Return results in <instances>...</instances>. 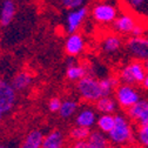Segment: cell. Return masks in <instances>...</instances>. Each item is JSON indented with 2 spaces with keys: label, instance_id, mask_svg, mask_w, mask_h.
<instances>
[{
  "label": "cell",
  "instance_id": "1",
  "mask_svg": "<svg viewBox=\"0 0 148 148\" xmlns=\"http://www.w3.org/2000/svg\"><path fill=\"white\" fill-rule=\"evenodd\" d=\"M107 135L109 141L116 146H127L136 141L131 120L123 114H115V125Z\"/></svg>",
  "mask_w": 148,
  "mask_h": 148
},
{
  "label": "cell",
  "instance_id": "2",
  "mask_svg": "<svg viewBox=\"0 0 148 148\" xmlns=\"http://www.w3.org/2000/svg\"><path fill=\"white\" fill-rule=\"evenodd\" d=\"M77 92L80 98L88 103H94L102 97L100 80L89 74L77 81Z\"/></svg>",
  "mask_w": 148,
  "mask_h": 148
},
{
  "label": "cell",
  "instance_id": "3",
  "mask_svg": "<svg viewBox=\"0 0 148 148\" xmlns=\"http://www.w3.org/2000/svg\"><path fill=\"white\" fill-rule=\"evenodd\" d=\"M147 75V69L145 67V62L140 60H133L125 65L119 72V79L122 84L128 85H141L142 80Z\"/></svg>",
  "mask_w": 148,
  "mask_h": 148
},
{
  "label": "cell",
  "instance_id": "4",
  "mask_svg": "<svg viewBox=\"0 0 148 148\" xmlns=\"http://www.w3.org/2000/svg\"><path fill=\"white\" fill-rule=\"evenodd\" d=\"M125 48L129 55L140 61H146L148 59V38L145 35L133 36L131 35L125 41Z\"/></svg>",
  "mask_w": 148,
  "mask_h": 148
},
{
  "label": "cell",
  "instance_id": "5",
  "mask_svg": "<svg viewBox=\"0 0 148 148\" xmlns=\"http://www.w3.org/2000/svg\"><path fill=\"white\" fill-rule=\"evenodd\" d=\"M114 98L121 108L127 109L138 102L141 99V95L135 86L121 82L114 90Z\"/></svg>",
  "mask_w": 148,
  "mask_h": 148
},
{
  "label": "cell",
  "instance_id": "6",
  "mask_svg": "<svg viewBox=\"0 0 148 148\" xmlns=\"http://www.w3.org/2000/svg\"><path fill=\"white\" fill-rule=\"evenodd\" d=\"M118 16V10L109 3H98L92 10V18L100 25L112 24Z\"/></svg>",
  "mask_w": 148,
  "mask_h": 148
},
{
  "label": "cell",
  "instance_id": "7",
  "mask_svg": "<svg viewBox=\"0 0 148 148\" xmlns=\"http://www.w3.org/2000/svg\"><path fill=\"white\" fill-rule=\"evenodd\" d=\"M123 12L131 13L136 20L148 23V0H119Z\"/></svg>",
  "mask_w": 148,
  "mask_h": 148
},
{
  "label": "cell",
  "instance_id": "8",
  "mask_svg": "<svg viewBox=\"0 0 148 148\" xmlns=\"http://www.w3.org/2000/svg\"><path fill=\"white\" fill-rule=\"evenodd\" d=\"M88 15V7L81 6L74 10H69L66 15V21H65V29L68 34H73L78 32L82 23Z\"/></svg>",
  "mask_w": 148,
  "mask_h": 148
},
{
  "label": "cell",
  "instance_id": "9",
  "mask_svg": "<svg viewBox=\"0 0 148 148\" xmlns=\"http://www.w3.org/2000/svg\"><path fill=\"white\" fill-rule=\"evenodd\" d=\"M16 101V90L11 82L0 80V109L6 114L13 108Z\"/></svg>",
  "mask_w": 148,
  "mask_h": 148
},
{
  "label": "cell",
  "instance_id": "10",
  "mask_svg": "<svg viewBox=\"0 0 148 148\" xmlns=\"http://www.w3.org/2000/svg\"><path fill=\"white\" fill-rule=\"evenodd\" d=\"M127 116L138 123V126L148 125V100L140 99L133 106L126 109Z\"/></svg>",
  "mask_w": 148,
  "mask_h": 148
},
{
  "label": "cell",
  "instance_id": "11",
  "mask_svg": "<svg viewBox=\"0 0 148 148\" xmlns=\"http://www.w3.org/2000/svg\"><path fill=\"white\" fill-rule=\"evenodd\" d=\"M138 23L139 21L136 20V18L134 15H132L131 13L123 12L122 14L118 15L115 18V20L112 23V28L115 33L126 35V34H131L132 29Z\"/></svg>",
  "mask_w": 148,
  "mask_h": 148
},
{
  "label": "cell",
  "instance_id": "12",
  "mask_svg": "<svg viewBox=\"0 0 148 148\" xmlns=\"http://www.w3.org/2000/svg\"><path fill=\"white\" fill-rule=\"evenodd\" d=\"M85 46H86V42L84 36L80 33L75 32L67 36V39L65 41V52L67 55H71V57H79L84 52Z\"/></svg>",
  "mask_w": 148,
  "mask_h": 148
},
{
  "label": "cell",
  "instance_id": "13",
  "mask_svg": "<svg viewBox=\"0 0 148 148\" xmlns=\"http://www.w3.org/2000/svg\"><path fill=\"white\" fill-rule=\"evenodd\" d=\"M100 46H101V49L105 54L113 55L121 49V47L123 46V41L121 39L120 34L112 33V34H107L101 40Z\"/></svg>",
  "mask_w": 148,
  "mask_h": 148
},
{
  "label": "cell",
  "instance_id": "14",
  "mask_svg": "<svg viewBox=\"0 0 148 148\" xmlns=\"http://www.w3.org/2000/svg\"><path fill=\"white\" fill-rule=\"evenodd\" d=\"M75 125L77 126H81V127H87V128H92L94 125H97V120H98V116H97V112L94 108L92 107H84L81 108L75 119Z\"/></svg>",
  "mask_w": 148,
  "mask_h": 148
},
{
  "label": "cell",
  "instance_id": "15",
  "mask_svg": "<svg viewBox=\"0 0 148 148\" xmlns=\"http://www.w3.org/2000/svg\"><path fill=\"white\" fill-rule=\"evenodd\" d=\"M16 13V6L13 0H4L0 10V25L6 27L8 26L15 16Z\"/></svg>",
  "mask_w": 148,
  "mask_h": 148
},
{
  "label": "cell",
  "instance_id": "16",
  "mask_svg": "<svg viewBox=\"0 0 148 148\" xmlns=\"http://www.w3.org/2000/svg\"><path fill=\"white\" fill-rule=\"evenodd\" d=\"M118 102L115 100V98H113L112 95H106V97H101L99 100H97L94 102V107L95 110L100 114L103 113H109V114H114L118 109Z\"/></svg>",
  "mask_w": 148,
  "mask_h": 148
},
{
  "label": "cell",
  "instance_id": "17",
  "mask_svg": "<svg viewBox=\"0 0 148 148\" xmlns=\"http://www.w3.org/2000/svg\"><path fill=\"white\" fill-rule=\"evenodd\" d=\"M65 135L59 129H54L44 136L41 148H64Z\"/></svg>",
  "mask_w": 148,
  "mask_h": 148
},
{
  "label": "cell",
  "instance_id": "18",
  "mask_svg": "<svg viewBox=\"0 0 148 148\" xmlns=\"http://www.w3.org/2000/svg\"><path fill=\"white\" fill-rule=\"evenodd\" d=\"M44 136L40 129H33L26 135L20 148H41Z\"/></svg>",
  "mask_w": 148,
  "mask_h": 148
},
{
  "label": "cell",
  "instance_id": "19",
  "mask_svg": "<svg viewBox=\"0 0 148 148\" xmlns=\"http://www.w3.org/2000/svg\"><path fill=\"white\" fill-rule=\"evenodd\" d=\"M33 82V77L27 72H20L18 73L16 75H14V78L12 79L11 84L13 86V88L16 92H23L25 89H27Z\"/></svg>",
  "mask_w": 148,
  "mask_h": 148
},
{
  "label": "cell",
  "instance_id": "20",
  "mask_svg": "<svg viewBox=\"0 0 148 148\" xmlns=\"http://www.w3.org/2000/svg\"><path fill=\"white\" fill-rule=\"evenodd\" d=\"M99 80H100V86L102 90V97L112 95V93H114L115 88L121 84L118 75H109L106 78H101Z\"/></svg>",
  "mask_w": 148,
  "mask_h": 148
},
{
  "label": "cell",
  "instance_id": "21",
  "mask_svg": "<svg viewBox=\"0 0 148 148\" xmlns=\"http://www.w3.org/2000/svg\"><path fill=\"white\" fill-rule=\"evenodd\" d=\"M115 125V114H109V113H103L98 116L97 120V127L99 131H101L105 134H108L113 129Z\"/></svg>",
  "mask_w": 148,
  "mask_h": 148
},
{
  "label": "cell",
  "instance_id": "22",
  "mask_svg": "<svg viewBox=\"0 0 148 148\" xmlns=\"http://www.w3.org/2000/svg\"><path fill=\"white\" fill-rule=\"evenodd\" d=\"M87 141L95 148H107L110 143L108 135L102 133L101 131H90V134L87 139Z\"/></svg>",
  "mask_w": 148,
  "mask_h": 148
},
{
  "label": "cell",
  "instance_id": "23",
  "mask_svg": "<svg viewBox=\"0 0 148 148\" xmlns=\"http://www.w3.org/2000/svg\"><path fill=\"white\" fill-rule=\"evenodd\" d=\"M88 74V67L85 65H72L66 69V78L71 81H78Z\"/></svg>",
  "mask_w": 148,
  "mask_h": 148
},
{
  "label": "cell",
  "instance_id": "24",
  "mask_svg": "<svg viewBox=\"0 0 148 148\" xmlns=\"http://www.w3.org/2000/svg\"><path fill=\"white\" fill-rule=\"evenodd\" d=\"M79 110V105L75 100H72V99H67L64 100L61 103V107L59 109V115L62 119H69L72 118L74 114Z\"/></svg>",
  "mask_w": 148,
  "mask_h": 148
},
{
  "label": "cell",
  "instance_id": "25",
  "mask_svg": "<svg viewBox=\"0 0 148 148\" xmlns=\"http://www.w3.org/2000/svg\"><path fill=\"white\" fill-rule=\"evenodd\" d=\"M90 128L87 127H81V126H74L69 131V139L72 141H81V140H87L89 134H90Z\"/></svg>",
  "mask_w": 148,
  "mask_h": 148
},
{
  "label": "cell",
  "instance_id": "26",
  "mask_svg": "<svg viewBox=\"0 0 148 148\" xmlns=\"http://www.w3.org/2000/svg\"><path fill=\"white\" fill-rule=\"evenodd\" d=\"M135 139L143 148H148V125L139 126Z\"/></svg>",
  "mask_w": 148,
  "mask_h": 148
},
{
  "label": "cell",
  "instance_id": "27",
  "mask_svg": "<svg viewBox=\"0 0 148 148\" xmlns=\"http://www.w3.org/2000/svg\"><path fill=\"white\" fill-rule=\"evenodd\" d=\"M87 0H59L60 5L66 10H74L81 6H85Z\"/></svg>",
  "mask_w": 148,
  "mask_h": 148
},
{
  "label": "cell",
  "instance_id": "28",
  "mask_svg": "<svg viewBox=\"0 0 148 148\" xmlns=\"http://www.w3.org/2000/svg\"><path fill=\"white\" fill-rule=\"evenodd\" d=\"M61 103H62V100L60 98H58V97L51 98L49 101H48V109H49V112L58 113L60 107H61Z\"/></svg>",
  "mask_w": 148,
  "mask_h": 148
},
{
  "label": "cell",
  "instance_id": "29",
  "mask_svg": "<svg viewBox=\"0 0 148 148\" xmlns=\"http://www.w3.org/2000/svg\"><path fill=\"white\" fill-rule=\"evenodd\" d=\"M71 148H95V147L92 146L87 140H81V141H73Z\"/></svg>",
  "mask_w": 148,
  "mask_h": 148
},
{
  "label": "cell",
  "instance_id": "30",
  "mask_svg": "<svg viewBox=\"0 0 148 148\" xmlns=\"http://www.w3.org/2000/svg\"><path fill=\"white\" fill-rule=\"evenodd\" d=\"M145 31H146L145 26H143L142 24L138 23V24L134 26V28L132 29L131 35H133V36H140V35H143V34H145Z\"/></svg>",
  "mask_w": 148,
  "mask_h": 148
},
{
  "label": "cell",
  "instance_id": "31",
  "mask_svg": "<svg viewBox=\"0 0 148 148\" xmlns=\"http://www.w3.org/2000/svg\"><path fill=\"white\" fill-rule=\"evenodd\" d=\"M141 86H142V88H143V89L148 90V73H147V75L145 77V79L142 80V82H141Z\"/></svg>",
  "mask_w": 148,
  "mask_h": 148
},
{
  "label": "cell",
  "instance_id": "32",
  "mask_svg": "<svg viewBox=\"0 0 148 148\" xmlns=\"http://www.w3.org/2000/svg\"><path fill=\"white\" fill-rule=\"evenodd\" d=\"M128 146V148H143L139 142H136V141H134V142H132V143H129V145H127Z\"/></svg>",
  "mask_w": 148,
  "mask_h": 148
},
{
  "label": "cell",
  "instance_id": "33",
  "mask_svg": "<svg viewBox=\"0 0 148 148\" xmlns=\"http://www.w3.org/2000/svg\"><path fill=\"white\" fill-rule=\"evenodd\" d=\"M107 148H119V146H116V145H114V143L110 142V143L108 145V147H107Z\"/></svg>",
  "mask_w": 148,
  "mask_h": 148
},
{
  "label": "cell",
  "instance_id": "34",
  "mask_svg": "<svg viewBox=\"0 0 148 148\" xmlns=\"http://www.w3.org/2000/svg\"><path fill=\"white\" fill-rule=\"evenodd\" d=\"M3 116H4V113H3V110L0 109V122H1V120H3Z\"/></svg>",
  "mask_w": 148,
  "mask_h": 148
},
{
  "label": "cell",
  "instance_id": "35",
  "mask_svg": "<svg viewBox=\"0 0 148 148\" xmlns=\"http://www.w3.org/2000/svg\"><path fill=\"white\" fill-rule=\"evenodd\" d=\"M0 148H10L7 145H4V143H0Z\"/></svg>",
  "mask_w": 148,
  "mask_h": 148
},
{
  "label": "cell",
  "instance_id": "36",
  "mask_svg": "<svg viewBox=\"0 0 148 148\" xmlns=\"http://www.w3.org/2000/svg\"><path fill=\"white\" fill-rule=\"evenodd\" d=\"M145 67H146V69H147V73H148V59L145 61Z\"/></svg>",
  "mask_w": 148,
  "mask_h": 148
},
{
  "label": "cell",
  "instance_id": "37",
  "mask_svg": "<svg viewBox=\"0 0 148 148\" xmlns=\"http://www.w3.org/2000/svg\"><path fill=\"white\" fill-rule=\"evenodd\" d=\"M122 148H128V146H123V147H122Z\"/></svg>",
  "mask_w": 148,
  "mask_h": 148
}]
</instances>
